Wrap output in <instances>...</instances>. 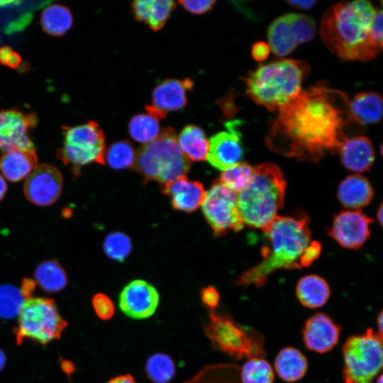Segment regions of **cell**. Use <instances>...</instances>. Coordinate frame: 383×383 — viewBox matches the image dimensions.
<instances>
[{
    "label": "cell",
    "instance_id": "cell-37",
    "mask_svg": "<svg viewBox=\"0 0 383 383\" xmlns=\"http://www.w3.org/2000/svg\"><path fill=\"white\" fill-rule=\"evenodd\" d=\"M106 255L111 259L123 262L132 250V243L130 238L121 232H113L109 234L104 243Z\"/></svg>",
    "mask_w": 383,
    "mask_h": 383
},
{
    "label": "cell",
    "instance_id": "cell-46",
    "mask_svg": "<svg viewBox=\"0 0 383 383\" xmlns=\"http://www.w3.org/2000/svg\"><path fill=\"white\" fill-rule=\"evenodd\" d=\"M106 383H138L134 377L131 374H125L115 376Z\"/></svg>",
    "mask_w": 383,
    "mask_h": 383
},
{
    "label": "cell",
    "instance_id": "cell-17",
    "mask_svg": "<svg viewBox=\"0 0 383 383\" xmlns=\"http://www.w3.org/2000/svg\"><path fill=\"white\" fill-rule=\"evenodd\" d=\"M236 127L237 121L228 122V131L219 132L210 138L206 159L218 170L224 171L240 163L243 157L241 134Z\"/></svg>",
    "mask_w": 383,
    "mask_h": 383
},
{
    "label": "cell",
    "instance_id": "cell-39",
    "mask_svg": "<svg viewBox=\"0 0 383 383\" xmlns=\"http://www.w3.org/2000/svg\"><path fill=\"white\" fill-rule=\"evenodd\" d=\"M179 3L188 11L194 14H202L211 9L216 1H179Z\"/></svg>",
    "mask_w": 383,
    "mask_h": 383
},
{
    "label": "cell",
    "instance_id": "cell-18",
    "mask_svg": "<svg viewBox=\"0 0 383 383\" xmlns=\"http://www.w3.org/2000/svg\"><path fill=\"white\" fill-rule=\"evenodd\" d=\"M340 326L328 314L317 312L305 321L302 329L303 342L310 351L323 354L338 344Z\"/></svg>",
    "mask_w": 383,
    "mask_h": 383
},
{
    "label": "cell",
    "instance_id": "cell-28",
    "mask_svg": "<svg viewBox=\"0 0 383 383\" xmlns=\"http://www.w3.org/2000/svg\"><path fill=\"white\" fill-rule=\"evenodd\" d=\"M177 142L189 161H203L207 158L209 141L200 127L195 125L185 126L179 133Z\"/></svg>",
    "mask_w": 383,
    "mask_h": 383
},
{
    "label": "cell",
    "instance_id": "cell-9",
    "mask_svg": "<svg viewBox=\"0 0 383 383\" xmlns=\"http://www.w3.org/2000/svg\"><path fill=\"white\" fill-rule=\"evenodd\" d=\"M342 354L345 383H372L382 368V335L371 328L351 335Z\"/></svg>",
    "mask_w": 383,
    "mask_h": 383
},
{
    "label": "cell",
    "instance_id": "cell-8",
    "mask_svg": "<svg viewBox=\"0 0 383 383\" xmlns=\"http://www.w3.org/2000/svg\"><path fill=\"white\" fill-rule=\"evenodd\" d=\"M67 326L55 300L32 297L24 301L13 331L18 345L28 339L45 346L60 339Z\"/></svg>",
    "mask_w": 383,
    "mask_h": 383
},
{
    "label": "cell",
    "instance_id": "cell-36",
    "mask_svg": "<svg viewBox=\"0 0 383 383\" xmlns=\"http://www.w3.org/2000/svg\"><path fill=\"white\" fill-rule=\"evenodd\" d=\"M25 299L19 289L10 284L0 286V317L11 318L18 315Z\"/></svg>",
    "mask_w": 383,
    "mask_h": 383
},
{
    "label": "cell",
    "instance_id": "cell-44",
    "mask_svg": "<svg viewBox=\"0 0 383 383\" xmlns=\"http://www.w3.org/2000/svg\"><path fill=\"white\" fill-rule=\"evenodd\" d=\"M35 284V282L30 279H23L20 291L25 300L33 297Z\"/></svg>",
    "mask_w": 383,
    "mask_h": 383
},
{
    "label": "cell",
    "instance_id": "cell-14",
    "mask_svg": "<svg viewBox=\"0 0 383 383\" xmlns=\"http://www.w3.org/2000/svg\"><path fill=\"white\" fill-rule=\"evenodd\" d=\"M159 301V294L153 285L143 279H135L121 292L118 305L126 316L142 320L155 313Z\"/></svg>",
    "mask_w": 383,
    "mask_h": 383
},
{
    "label": "cell",
    "instance_id": "cell-29",
    "mask_svg": "<svg viewBox=\"0 0 383 383\" xmlns=\"http://www.w3.org/2000/svg\"><path fill=\"white\" fill-rule=\"evenodd\" d=\"M35 282L43 291L58 292L67 284V277L62 267L55 260L41 262L34 273Z\"/></svg>",
    "mask_w": 383,
    "mask_h": 383
},
{
    "label": "cell",
    "instance_id": "cell-21",
    "mask_svg": "<svg viewBox=\"0 0 383 383\" xmlns=\"http://www.w3.org/2000/svg\"><path fill=\"white\" fill-rule=\"evenodd\" d=\"M343 165L347 170L357 172L369 170L374 160L372 142L363 135L347 138L338 150Z\"/></svg>",
    "mask_w": 383,
    "mask_h": 383
},
{
    "label": "cell",
    "instance_id": "cell-12",
    "mask_svg": "<svg viewBox=\"0 0 383 383\" xmlns=\"http://www.w3.org/2000/svg\"><path fill=\"white\" fill-rule=\"evenodd\" d=\"M315 33L316 24L310 16L300 13L284 14L269 26L268 45L274 54L284 57L300 44L311 40Z\"/></svg>",
    "mask_w": 383,
    "mask_h": 383
},
{
    "label": "cell",
    "instance_id": "cell-22",
    "mask_svg": "<svg viewBox=\"0 0 383 383\" xmlns=\"http://www.w3.org/2000/svg\"><path fill=\"white\" fill-rule=\"evenodd\" d=\"M374 192L369 180L360 174L346 177L338 185L337 196L346 209H359L372 200Z\"/></svg>",
    "mask_w": 383,
    "mask_h": 383
},
{
    "label": "cell",
    "instance_id": "cell-49",
    "mask_svg": "<svg viewBox=\"0 0 383 383\" xmlns=\"http://www.w3.org/2000/svg\"><path fill=\"white\" fill-rule=\"evenodd\" d=\"M382 320H383V316H382V311H380L379 314L377 315V323L378 326V333L382 335Z\"/></svg>",
    "mask_w": 383,
    "mask_h": 383
},
{
    "label": "cell",
    "instance_id": "cell-50",
    "mask_svg": "<svg viewBox=\"0 0 383 383\" xmlns=\"http://www.w3.org/2000/svg\"><path fill=\"white\" fill-rule=\"evenodd\" d=\"M377 218L381 226L383 224V205L381 203L377 209Z\"/></svg>",
    "mask_w": 383,
    "mask_h": 383
},
{
    "label": "cell",
    "instance_id": "cell-45",
    "mask_svg": "<svg viewBox=\"0 0 383 383\" xmlns=\"http://www.w3.org/2000/svg\"><path fill=\"white\" fill-rule=\"evenodd\" d=\"M287 4H288L289 6L301 9V10H309L311 9L314 4L316 3V1L314 0H307V1H294V0H290L287 1Z\"/></svg>",
    "mask_w": 383,
    "mask_h": 383
},
{
    "label": "cell",
    "instance_id": "cell-51",
    "mask_svg": "<svg viewBox=\"0 0 383 383\" xmlns=\"http://www.w3.org/2000/svg\"><path fill=\"white\" fill-rule=\"evenodd\" d=\"M6 362V356L3 350L0 349V371H1Z\"/></svg>",
    "mask_w": 383,
    "mask_h": 383
},
{
    "label": "cell",
    "instance_id": "cell-4",
    "mask_svg": "<svg viewBox=\"0 0 383 383\" xmlns=\"http://www.w3.org/2000/svg\"><path fill=\"white\" fill-rule=\"evenodd\" d=\"M309 73V66L304 61L282 59L271 62L248 72L243 79L245 93L269 111H279L299 94Z\"/></svg>",
    "mask_w": 383,
    "mask_h": 383
},
{
    "label": "cell",
    "instance_id": "cell-32",
    "mask_svg": "<svg viewBox=\"0 0 383 383\" xmlns=\"http://www.w3.org/2000/svg\"><path fill=\"white\" fill-rule=\"evenodd\" d=\"M145 372L153 383H169L176 374V365L170 355L157 353L147 359Z\"/></svg>",
    "mask_w": 383,
    "mask_h": 383
},
{
    "label": "cell",
    "instance_id": "cell-43",
    "mask_svg": "<svg viewBox=\"0 0 383 383\" xmlns=\"http://www.w3.org/2000/svg\"><path fill=\"white\" fill-rule=\"evenodd\" d=\"M270 48L266 43L260 41L255 43L251 50L252 57L257 62H262L269 56Z\"/></svg>",
    "mask_w": 383,
    "mask_h": 383
},
{
    "label": "cell",
    "instance_id": "cell-40",
    "mask_svg": "<svg viewBox=\"0 0 383 383\" xmlns=\"http://www.w3.org/2000/svg\"><path fill=\"white\" fill-rule=\"evenodd\" d=\"M201 299L210 310H214L219 304L220 294L216 288L209 285L201 291Z\"/></svg>",
    "mask_w": 383,
    "mask_h": 383
},
{
    "label": "cell",
    "instance_id": "cell-19",
    "mask_svg": "<svg viewBox=\"0 0 383 383\" xmlns=\"http://www.w3.org/2000/svg\"><path fill=\"white\" fill-rule=\"evenodd\" d=\"M193 85L190 79L163 81L153 89L152 104L146 106L147 112L162 119L169 112L183 109L187 103V92Z\"/></svg>",
    "mask_w": 383,
    "mask_h": 383
},
{
    "label": "cell",
    "instance_id": "cell-15",
    "mask_svg": "<svg viewBox=\"0 0 383 383\" xmlns=\"http://www.w3.org/2000/svg\"><path fill=\"white\" fill-rule=\"evenodd\" d=\"M36 123V117L16 110L0 111V150L5 152L35 150L29 131Z\"/></svg>",
    "mask_w": 383,
    "mask_h": 383
},
{
    "label": "cell",
    "instance_id": "cell-35",
    "mask_svg": "<svg viewBox=\"0 0 383 383\" xmlns=\"http://www.w3.org/2000/svg\"><path fill=\"white\" fill-rule=\"evenodd\" d=\"M136 153L128 140L113 143L105 153V162L114 170H124L134 166Z\"/></svg>",
    "mask_w": 383,
    "mask_h": 383
},
{
    "label": "cell",
    "instance_id": "cell-24",
    "mask_svg": "<svg viewBox=\"0 0 383 383\" xmlns=\"http://www.w3.org/2000/svg\"><path fill=\"white\" fill-rule=\"evenodd\" d=\"M37 166L35 150H11L0 158V170L4 179L10 182L27 178Z\"/></svg>",
    "mask_w": 383,
    "mask_h": 383
},
{
    "label": "cell",
    "instance_id": "cell-10",
    "mask_svg": "<svg viewBox=\"0 0 383 383\" xmlns=\"http://www.w3.org/2000/svg\"><path fill=\"white\" fill-rule=\"evenodd\" d=\"M105 136L98 123L84 124L65 128V141L59 157L65 165L75 168L93 162L105 163Z\"/></svg>",
    "mask_w": 383,
    "mask_h": 383
},
{
    "label": "cell",
    "instance_id": "cell-48",
    "mask_svg": "<svg viewBox=\"0 0 383 383\" xmlns=\"http://www.w3.org/2000/svg\"><path fill=\"white\" fill-rule=\"evenodd\" d=\"M7 190V184L4 177L0 174V200L4 196Z\"/></svg>",
    "mask_w": 383,
    "mask_h": 383
},
{
    "label": "cell",
    "instance_id": "cell-11",
    "mask_svg": "<svg viewBox=\"0 0 383 383\" xmlns=\"http://www.w3.org/2000/svg\"><path fill=\"white\" fill-rule=\"evenodd\" d=\"M201 205L202 212L216 235L243 228L236 194L219 182H215L206 192Z\"/></svg>",
    "mask_w": 383,
    "mask_h": 383
},
{
    "label": "cell",
    "instance_id": "cell-5",
    "mask_svg": "<svg viewBox=\"0 0 383 383\" xmlns=\"http://www.w3.org/2000/svg\"><path fill=\"white\" fill-rule=\"evenodd\" d=\"M254 169L252 181L237 196L238 206L244 225L265 232L283 206L287 182L275 164L265 162Z\"/></svg>",
    "mask_w": 383,
    "mask_h": 383
},
{
    "label": "cell",
    "instance_id": "cell-31",
    "mask_svg": "<svg viewBox=\"0 0 383 383\" xmlns=\"http://www.w3.org/2000/svg\"><path fill=\"white\" fill-rule=\"evenodd\" d=\"M159 118L147 113L134 116L128 124L131 137L136 142L148 144L155 140L160 134Z\"/></svg>",
    "mask_w": 383,
    "mask_h": 383
},
{
    "label": "cell",
    "instance_id": "cell-3",
    "mask_svg": "<svg viewBox=\"0 0 383 383\" xmlns=\"http://www.w3.org/2000/svg\"><path fill=\"white\" fill-rule=\"evenodd\" d=\"M264 233L269 245L262 248V260L241 274L236 282L238 285L259 287L278 270L302 268L301 260L311 243L309 216L305 213L277 216Z\"/></svg>",
    "mask_w": 383,
    "mask_h": 383
},
{
    "label": "cell",
    "instance_id": "cell-25",
    "mask_svg": "<svg viewBox=\"0 0 383 383\" xmlns=\"http://www.w3.org/2000/svg\"><path fill=\"white\" fill-rule=\"evenodd\" d=\"M175 7L171 0H137L132 3L134 17L155 31L164 26Z\"/></svg>",
    "mask_w": 383,
    "mask_h": 383
},
{
    "label": "cell",
    "instance_id": "cell-6",
    "mask_svg": "<svg viewBox=\"0 0 383 383\" xmlns=\"http://www.w3.org/2000/svg\"><path fill=\"white\" fill-rule=\"evenodd\" d=\"M190 165L179 146L175 131L167 127L155 140L138 150L133 167L145 181L165 184L184 175Z\"/></svg>",
    "mask_w": 383,
    "mask_h": 383
},
{
    "label": "cell",
    "instance_id": "cell-20",
    "mask_svg": "<svg viewBox=\"0 0 383 383\" xmlns=\"http://www.w3.org/2000/svg\"><path fill=\"white\" fill-rule=\"evenodd\" d=\"M162 192L171 196L174 209L184 212L196 211L202 204L206 194L201 182L189 180L185 175L165 184Z\"/></svg>",
    "mask_w": 383,
    "mask_h": 383
},
{
    "label": "cell",
    "instance_id": "cell-23",
    "mask_svg": "<svg viewBox=\"0 0 383 383\" xmlns=\"http://www.w3.org/2000/svg\"><path fill=\"white\" fill-rule=\"evenodd\" d=\"M349 116L351 121L360 125L377 123L382 116V99L374 91L357 94L349 101Z\"/></svg>",
    "mask_w": 383,
    "mask_h": 383
},
{
    "label": "cell",
    "instance_id": "cell-38",
    "mask_svg": "<svg viewBox=\"0 0 383 383\" xmlns=\"http://www.w3.org/2000/svg\"><path fill=\"white\" fill-rule=\"evenodd\" d=\"M91 304L97 317L103 321L113 318L115 305L111 299L104 293H97L91 299Z\"/></svg>",
    "mask_w": 383,
    "mask_h": 383
},
{
    "label": "cell",
    "instance_id": "cell-1",
    "mask_svg": "<svg viewBox=\"0 0 383 383\" xmlns=\"http://www.w3.org/2000/svg\"><path fill=\"white\" fill-rule=\"evenodd\" d=\"M350 122L348 96L317 85L279 110L265 144L285 157L318 163L327 153L338 151Z\"/></svg>",
    "mask_w": 383,
    "mask_h": 383
},
{
    "label": "cell",
    "instance_id": "cell-47",
    "mask_svg": "<svg viewBox=\"0 0 383 383\" xmlns=\"http://www.w3.org/2000/svg\"><path fill=\"white\" fill-rule=\"evenodd\" d=\"M60 365L62 371L67 375L69 378L75 370L74 364L71 361L65 359H60Z\"/></svg>",
    "mask_w": 383,
    "mask_h": 383
},
{
    "label": "cell",
    "instance_id": "cell-2",
    "mask_svg": "<svg viewBox=\"0 0 383 383\" xmlns=\"http://www.w3.org/2000/svg\"><path fill=\"white\" fill-rule=\"evenodd\" d=\"M375 11L367 0L338 3L324 13L321 37L330 50L343 60H371L382 49L371 33Z\"/></svg>",
    "mask_w": 383,
    "mask_h": 383
},
{
    "label": "cell",
    "instance_id": "cell-52",
    "mask_svg": "<svg viewBox=\"0 0 383 383\" xmlns=\"http://www.w3.org/2000/svg\"><path fill=\"white\" fill-rule=\"evenodd\" d=\"M376 383H383V377L382 374L377 377Z\"/></svg>",
    "mask_w": 383,
    "mask_h": 383
},
{
    "label": "cell",
    "instance_id": "cell-33",
    "mask_svg": "<svg viewBox=\"0 0 383 383\" xmlns=\"http://www.w3.org/2000/svg\"><path fill=\"white\" fill-rule=\"evenodd\" d=\"M240 377L242 383H273L274 374L264 357H253L240 369Z\"/></svg>",
    "mask_w": 383,
    "mask_h": 383
},
{
    "label": "cell",
    "instance_id": "cell-27",
    "mask_svg": "<svg viewBox=\"0 0 383 383\" xmlns=\"http://www.w3.org/2000/svg\"><path fill=\"white\" fill-rule=\"evenodd\" d=\"M331 295L328 282L316 274L302 277L296 287V296L299 302L309 309L324 306Z\"/></svg>",
    "mask_w": 383,
    "mask_h": 383
},
{
    "label": "cell",
    "instance_id": "cell-7",
    "mask_svg": "<svg viewBox=\"0 0 383 383\" xmlns=\"http://www.w3.org/2000/svg\"><path fill=\"white\" fill-rule=\"evenodd\" d=\"M204 331L214 348L231 357L248 360L266 355L264 336L236 323L228 313L210 311Z\"/></svg>",
    "mask_w": 383,
    "mask_h": 383
},
{
    "label": "cell",
    "instance_id": "cell-42",
    "mask_svg": "<svg viewBox=\"0 0 383 383\" xmlns=\"http://www.w3.org/2000/svg\"><path fill=\"white\" fill-rule=\"evenodd\" d=\"M0 62L11 67H16L21 62L20 56L7 46L0 48Z\"/></svg>",
    "mask_w": 383,
    "mask_h": 383
},
{
    "label": "cell",
    "instance_id": "cell-30",
    "mask_svg": "<svg viewBox=\"0 0 383 383\" xmlns=\"http://www.w3.org/2000/svg\"><path fill=\"white\" fill-rule=\"evenodd\" d=\"M72 15L65 6L53 4L46 7L40 18L43 30L54 36L64 35L72 25Z\"/></svg>",
    "mask_w": 383,
    "mask_h": 383
},
{
    "label": "cell",
    "instance_id": "cell-34",
    "mask_svg": "<svg viewBox=\"0 0 383 383\" xmlns=\"http://www.w3.org/2000/svg\"><path fill=\"white\" fill-rule=\"evenodd\" d=\"M255 169L247 162H240L221 174L219 182L234 193H240L252 181Z\"/></svg>",
    "mask_w": 383,
    "mask_h": 383
},
{
    "label": "cell",
    "instance_id": "cell-13",
    "mask_svg": "<svg viewBox=\"0 0 383 383\" xmlns=\"http://www.w3.org/2000/svg\"><path fill=\"white\" fill-rule=\"evenodd\" d=\"M373 221L362 211H343L334 216L328 235L342 247L357 250L369 238Z\"/></svg>",
    "mask_w": 383,
    "mask_h": 383
},
{
    "label": "cell",
    "instance_id": "cell-26",
    "mask_svg": "<svg viewBox=\"0 0 383 383\" xmlns=\"http://www.w3.org/2000/svg\"><path fill=\"white\" fill-rule=\"evenodd\" d=\"M306 357L299 349L285 347L281 349L274 359V366L280 379L287 382L301 379L308 370Z\"/></svg>",
    "mask_w": 383,
    "mask_h": 383
},
{
    "label": "cell",
    "instance_id": "cell-16",
    "mask_svg": "<svg viewBox=\"0 0 383 383\" xmlns=\"http://www.w3.org/2000/svg\"><path fill=\"white\" fill-rule=\"evenodd\" d=\"M62 188L60 172L48 165H38L26 178L24 193L26 198L38 206H48L60 196Z\"/></svg>",
    "mask_w": 383,
    "mask_h": 383
},
{
    "label": "cell",
    "instance_id": "cell-41",
    "mask_svg": "<svg viewBox=\"0 0 383 383\" xmlns=\"http://www.w3.org/2000/svg\"><path fill=\"white\" fill-rule=\"evenodd\" d=\"M321 252V245L319 242L311 241L301 260V267H309L318 258Z\"/></svg>",
    "mask_w": 383,
    "mask_h": 383
}]
</instances>
